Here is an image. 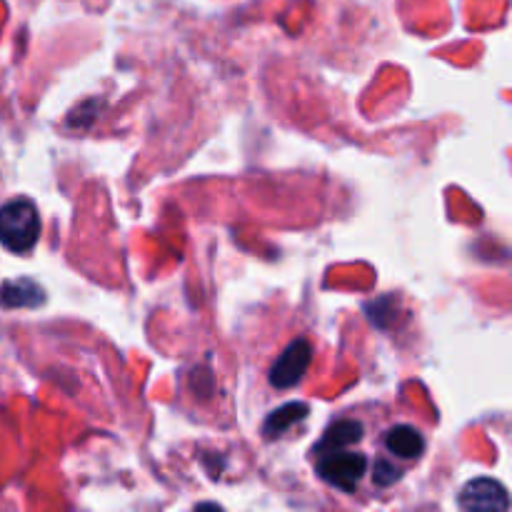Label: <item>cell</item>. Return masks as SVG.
Masks as SVG:
<instances>
[{
	"label": "cell",
	"instance_id": "obj_1",
	"mask_svg": "<svg viewBox=\"0 0 512 512\" xmlns=\"http://www.w3.org/2000/svg\"><path fill=\"white\" fill-rule=\"evenodd\" d=\"M313 458L320 480H325L328 485H333V488L343 490L348 495L358 493L360 483L368 478L370 458L365 453H360L358 445L313 450Z\"/></svg>",
	"mask_w": 512,
	"mask_h": 512
},
{
	"label": "cell",
	"instance_id": "obj_3",
	"mask_svg": "<svg viewBox=\"0 0 512 512\" xmlns=\"http://www.w3.org/2000/svg\"><path fill=\"white\" fill-rule=\"evenodd\" d=\"M310 363H313V348L305 338L293 340L288 348L280 353V358L275 360L273 368H270V385L275 390H288L293 385H298L303 380V375L308 373Z\"/></svg>",
	"mask_w": 512,
	"mask_h": 512
},
{
	"label": "cell",
	"instance_id": "obj_7",
	"mask_svg": "<svg viewBox=\"0 0 512 512\" xmlns=\"http://www.w3.org/2000/svg\"><path fill=\"white\" fill-rule=\"evenodd\" d=\"M305 415H308V405H285V408H280L278 413H273L265 420V435L268 438H278L280 433H285L288 425H293L295 420H303Z\"/></svg>",
	"mask_w": 512,
	"mask_h": 512
},
{
	"label": "cell",
	"instance_id": "obj_4",
	"mask_svg": "<svg viewBox=\"0 0 512 512\" xmlns=\"http://www.w3.org/2000/svg\"><path fill=\"white\" fill-rule=\"evenodd\" d=\"M383 453L400 463L403 468L418 463L425 453V435L415 425L398 423L390 425L383 433Z\"/></svg>",
	"mask_w": 512,
	"mask_h": 512
},
{
	"label": "cell",
	"instance_id": "obj_2",
	"mask_svg": "<svg viewBox=\"0 0 512 512\" xmlns=\"http://www.w3.org/2000/svg\"><path fill=\"white\" fill-rule=\"evenodd\" d=\"M40 238V213L28 198H15L0 208V243L10 253H30Z\"/></svg>",
	"mask_w": 512,
	"mask_h": 512
},
{
	"label": "cell",
	"instance_id": "obj_6",
	"mask_svg": "<svg viewBox=\"0 0 512 512\" xmlns=\"http://www.w3.org/2000/svg\"><path fill=\"white\" fill-rule=\"evenodd\" d=\"M45 303L40 285L33 280H10L0 288V305L3 308H38Z\"/></svg>",
	"mask_w": 512,
	"mask_h": 512
},
{
	"label": "cell",
	"instance_id": "obj_5",
	"mask_svg": "<svg viewBox=\"0 0 512 512\" xmlns=\"http://www.w3.org/2000/svg\"><path fill=\"white\" fill-rule=\"evenodd\" d=\"M460 508L463 510H488L503 512L510 508L508 493L503 485L493 478H475L460 493Z\"/></svg>",
	"mask_w": 512,
	"mask_h": 512
}]
</instances>
